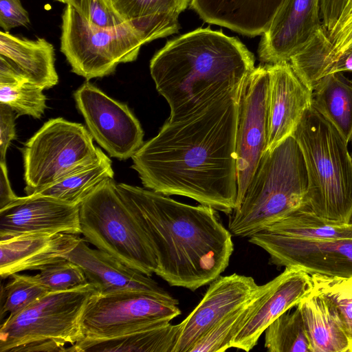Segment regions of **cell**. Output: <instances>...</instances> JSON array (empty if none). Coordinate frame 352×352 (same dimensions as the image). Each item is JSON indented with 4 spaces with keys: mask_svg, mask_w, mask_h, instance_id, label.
Here are the masks:
<instances>
[{
    "mask_svg": "<svg viewBox=\"0 0 352 352\" xmlns=\"http://www.w3.org/2000/svg\"><path fill=\"white\" fill-rule=\"evenodd\" d=\"M350 142H351V145H352V136H351Z\"/></svg>",
    "mask_w": 352,
    "mask_h": 352,
    "instance_id": "44",
    "label": "cell"
},
{
    "mask_svg": "<svg viewBox=\"0 0 352 352\" xmlns=\"http://www.w3.org/2000/svg\"><path fill=\"white\" fill-rule=\"evenodd\" d=\"M267 290L259 304L236 335L232 348L249 351L261 334L278 316L298 306L312 290L311 276L298 267L284 271L267 283Z\"/></svg>",
    "mask_w": 352,
    "mask_h": 352,
    "instance_id": "19",
    "label": "cell"
},
{
    "mask_svg": "<svg viewBox=\"0 0 352 352\" xmlns=\"http://www.w3.org/2000/svg\"><path fill=\"white\" fill-rule=\"evenodd\" d=\"M254 68V55L243 43L208 28L168 41L150 62L151 77L170 107L171 122L241 87Z\"/></svg>",
    "mask_w": 352,
    "mask_h": 352,
    "instance_id": "3",
    "label": "cell"
},
{
    "mask_svg": "<svg viewBox=\"0 0 352 352\" xmlns=\"http://www.w3.org/2000/svg\"><path fill=\"white\" fill-rule=\"evenodd\" d=\"M80 123L63 118L46 122L23 148L25 192L37 193L96 160L102 150Z\"/></svg>",
    "mask_w": 352,
    "mask_h": 352,
    "instance_id": "8",
    "label": "cell"
},
{
    "mask_svg": "<svg viewBox=\"0 0 352 352\" xmlns=\"http://www.w3.org/2000/svg\"><path fill=\"white\" fill-rule=\"evenodd\" d=\"M308 185L302 152L290 135L263 155L240 206L229 214L228 230L250 237L307 208Z\"/></svg>",
    "mask_w": 352,
    "mask_h": 352,
    "instance_id": "4",
    "label": "cell"
},
{
    "mask_svg": "<svg viewBox=\"0 0 352 352\" xmlns=\"http://www.w3.org/2000/svg\"><path fill=\"white\" fill-rule=\"evenodd\" d=\"M43 90L29 81L0 85V103L9 106L16 117L28 115L39 119L47 108Z\"/></svg>",
    "mask_w": 352,
    "mask_h": 352,
    "instance_id": "33",
    "label": "cell"
},
{
    "mask_svg": "<svg viewBox=\"0 0 352 352\" xmlns=\"http://www.w3.org/2000/svg\"><path fill=\"white\" fill-rule=\"evenodd\" d=\"M296 307L302 317L311 352H352L337 315L322 296L311 290Z\"/></svg>",
    "mask_w": 352,
    "mask_h": 352,
    "instance_id": "24",
    "label": "cell"
},
{
    "mask_svg": "<svg viewBox=\"0 0 352 352\" xmlns=\"http://www.w3.org/2000/svg\"><path fill=\"white\" fill-rule=\"evenodd\" d=\"M266 65L269 75L266 150H271L292 135L311 106L312 90L297 76L289 62Z\"/></svg>",
    "mask_w": 352,
    "mask_h": 352,
    "instance_id": "17",
    "label": "cell"
},
{
    "mask_svg": "<svg viewBox=\"0 0 352 352\" xmlns=\"http://www.w3.org/2000/svg\"><path fill=\"white\" fill-rule=\"evenodd\" d=\"M181 314L178 304L141 291L96 294L81 319L85 338L105 340L170 322Z\"/></svg>",
    "mask_w": 352,
    "mask_h": 352,
    "instance_id": "10",
    "label": "cell"
},
{
    "mask_svg": "<svg viewBox=\"0 0 352 352\" xmlns=\"http://www.w3.org/2000/svg\"><path fill=\"white\" fill-rule=\"evenodd\" d=\"M180 324L170 322L105 340L84 338L67 348L69 352H173Z\"/></svg>",
    "mask_w": 352,
    "mask_h": 352,
    "instance_id": "25",
    "label": "cell"
},
{
    "mask_svg": "<svg viewBox=\"0 0 352 352\" xmlns=\"http://www.w3.org/2000/svg\"><path fill=\"white\" fill-rule=\"evenodd\" d=\"M56 1H58L63 3H65L67 1V0H56Z\"/></svg>",
    "mask_w": 352,
    "mask_h": 352,
    "instance_id": "43",
    "label": "cell"
},
{
    "mask_svg": "<svg viewBox=\"0 0 352 352\" xmlns=\"http://www.w3.org/2000/svg\"><path fill=\"white\" fill-rule=\"evenodd\" d=\"M28 81L21 72L6 58L0 56V85Z\"/></svg>",
    "mask_w": 352,
    "mask_h": 352,
    "instance_id": "41",
    "label": "cell"
},
{
    "mask_svg": "<svg viewBox=\"0 0 352 352\" xmlns=\"http://www.w3.org/2000/svg\"><path fill=\"white\" fill-rule=\"evenodd\" d=\"M302 152L308 175L307 208L342 223L352 219V156L348 142L312 106L292 135Z\"/></svg>",
    "mask_w": 352,
    "mask_h": 352,
    "instance_id": "5",
    "label": "cell"
},
{
    "mask_svg": "<svg viewBox=\"0 0 352 352\" xmlns=\"http://www.w3.org/2000/svg\"><path fill=\"white\" fill-rule=\"evenodd\" d=\"M113 175L111 160L102 152L94 162L32 195L80 205L104 182L113 179Z\"/></svg>",
    "mask_w": 352,
    "mask_h": 352,
    "instance_id": "27",
    "label": "cell"
},
{
    "mask_svg": "<svg viewBox=\"0 0 352 352\" xmlns=\"http://www.w3.org/2000/svg\"><path fill=\"white\" fill-rule=\"evenodd\" d=\"M265 346L270 352H311L299 309L283 313L265 330Z\"/></svg>",
    "mask_w": 352,
    "mask_h": 352,
    "instance_id": "30",
    "label": "cell"
},
{
    "mask_svg": "<svg viewBox=\"0 0 352 352\" xmlns=\"http://www.w3.org/2000/svg\"><path fill=\"white\" fill-rule=\"evenodd\" d=\"M59 233L81 234L79 205L30 195L0 210V240Z\"/></svg>",
    "mask_w": 352,
    "mask_h": 352,
    "instance_id": "14",
    "label": "cell"
},
{
    "mask_svg": "<svg viewBox=\"0 0 352 352\" xmlns=\"http://www.w3.org/2000/svg\"><path fill=\"white\" fill-rule=\"evenodd\" d=\"M98 294L91 283L51 292L0 327V352H63L85 338L81 319L89 300Z\"/></svg>",
    "mask_w": 352,
    "mask_h": 352,
    "instance_id": "6",
    "label": "cell"
},
{
    "mask_svg": "<svg viewBox=\"0 0 352 352\" xmlns=\"http://www.w3.org/2000/svg\"><path fill=\"white\" fill-rule=\"evenodd\" d=\"M81 234L96 248L147 276L155 272L157 258L143 227L109 179L79 205Z\"/></svg>",
    "mask_w": 352,
    "mask_h": 352,
    "instance_id": "7",
    "label": "cell"
},
{
    "mask_svg": "<svg viewBox=\"0 0 352 352\" xmlns=\"http://www.w3.org/2000/svg\"><path fill=\"white\" fill-rule=\"evenodd\" d=\"M62 15L60 51L72 72L87 80L113 73L120 63L135 60L144 45L128 23L115 29L90 25L69 4Z\"/></svg>",
    "mask_w": 352,
    "mask_h": 352,
    "instance_id": "9",
    "label": "cell"
},
{
    "mask_svg": "<svg viewBox=\"0 0 352 352\" xmlns=\"http://www.w3.org/2000/svg\"><path fill=\"white\" fill-rule=\"evenodd\" d=\"M311 106L349 143L352 136V79L342 72L321 78L312 90Z\"/></svg>",
    "mask_w": 352,
    "mask_h": 352,
    "instance_id": "26",
    "label": "cell"
},
{
    "mask_svg": "<svg viewBox=\"0 0 352 352\" xmlns=\"http://www.w3.org/2000/svg\"><path fill=\"white\" fill-rule=\"evenodd\" d=\"M348 0H320V17L322 26L329 32L342 13Z\"/></svg>",
    "mask_w": 352,
    "mask_h": 352,
    "instance_id": "39",
    "label": "cell"
},
{
    "mask_svg": "<svg viewBox=\"0 0 352 352\" xmlns=\"http://www.w3.org/2000/svg\"><path fill=\"white\" fill-rule=\"evenodd\" d=\"M242 87V86H241ZM241 87L195 113L168 120L131 157L144 187L180 195L230 214L236 208V133Z\"/></svg>",
    "mask_w": 352,
    "mask_h": 352,
    "instance_id": "1",
    "label": "cell"
},
{
    "mask_svg": "<svg viewBox=\"0 0 352 352\" xmlns=\"http://www.w3.org/2000/svg\"><path fill=\"white\" fill-rule=\"evenodd\" d=\"M144 43L177 33L179 16L191 0H110Z\"/></svg>",
    "mask_w": 352,
    "mask_h": 352,
    "instance_id": "22",
    "label": "cell"
},
{
    "mask_svg": "<svg viewBox=\"0 0 352 352\" xmlns=\"http://www.w3.org/2000/svg\"><path fill=\"white\" fill-rule=\"evenodd\" d=\"M29 23L28 13L20 0H0V26L5 31Z\"/></svg>",
    "mask_w": 352,
    "mask_h": 352,
    "instance_id": "37",
    "label": "cell"
},
{
    "mask_svg": "<svg viewBox=\"0 0 352 352\" xmlns=\"http://www.w3.org/2000/svg\"><path fill=\"white\" fill-rule=\"evenodd\" d=\"M283 0H191L190 7L206 23L256 36L270 27Z\"/></svg>",
    "mask_w": 352,
    "mask_h": 352,
    "instance_id": "21",
    "label": "cell"
},
{
    "mask_svg": "<svg viewBox=\"0 0 352 352\" xmlns=\"http://www.w3.org/2000/svg\"><path fill=\"white\" fill-rule=\"evenodd\" d=\"M251 276L232 274L210 283L203 298L180 322L173 352H189L212 327L243 304L258 289Z\"/></svg>",
    "mask_w": 352,
    "mask_h": 352,
    "instance_id": "15",
    "label": "cell"
},
{
    "mask_svg": "<svg viewBox=\"0 0 352 352\" xmlns=\"http://www.w3.org/2000/svg\"><path fill=\"white\" fill-rule=\"evenodd\" d=\"M0 56L15 66L29 82L43 89L58 82L54 47L43 38L29 40L1 31Z\"/></svg>",
    "mask_w": 352,
    "mask_h": 352,
    "instance_id": "23",
    "label": "cell"
},
{
    "mask_svg": "<svg viewBox=\"0 0 352 352\" xmlns=\"http://www.w3.org/2000/svg\"><path fill=\"white\" fill-rule=\"evenodd\" d=\"M268 88L267 65L255 67L241 88L236 133L237 199L242 201L247 188L265 152L268 138Z\"/></svg>",
    "mask_w": 352,
    "mask_h": 352,
    "instance_id": "11",
    "label": "cell"
},
{
    "mask_svg": "<svg viewBox=\"0 0 352 352\" xmlns=\"http://www.w3.org/2000/svg\"><path fill=\"white\" fill-rule=\"evenodd\" d=\"M14 112L9 106L0 103V162H6L7 150L16 139Z\"/></svg>",
    "mask_w": 352,
    "mask_h": 352,
    "instance_id": "38",
    "label": "cell"
},
{
    "mask_svg": "<svg viewBox=\"0 0 352 352\" xmlns=\"http://www.w3.org/2000/svg\"><path fill=\"white\" fill-rule=\"evenodd\" d=\"M265 230L314 240L352 239V219L349 223L335 221L318 216L308 208H302Z\"/></svg>",
    "mask_w": 352,
    "mask_h": 352,
    "instance_id": "28",
    "label": "cell"
},
{
    "mask_svg": "<svg viewBox=\"0 0 352 352\" xmlns=\"http://www.w3.org/2000/svg\"><path fill=\"white\" fill-rule=\"evenodd\" d=\"M328 37L332 43L334 60L352 49V0H348L336 24L328 32Z\"/></svg>",
    "mask_w": 352,
    "mask_h": 352,
    "instance_id": "36",
    "label": "cell"
},
{
    "mask_svg": "<svg viewBox=\"0 0 352 352\" xmlns=\"http://www.w3.org/2000/svg\"><path fill=\"white\" fill-rule=\"evenodd\" d=\"M85 241L81 239L63 258L81 267L88 282L97 289L99 294L141 291L179 305V301L150 276L128 267L102 250L89 248Z\"/></svg>",
    "mask_w": 352,
    "mask_h": 352,
    "instance_id": "18",
    "label": "cell"
},
{
    "mask_svg": "<svg viewBox=\"0 0 352 352\" xmlns=\"http://www.w3.org/2000/svg\"><path fill=\"white\" fill-rule=\"evenodd\" d=\"M36 276L50 292L69 290L89 283L81 267L66 258L48 265Z\"/></svg>",
    "mask_w": 352,
    "mask_h": 352,
    "instance_id": "34",
    "label": "cell"
},
{
    "mask_svg": "<svg viewBox=\"0 0 352 352\" xmlns=\"http://www.w3.org/2000/svg\"><path fill=\"white\" fill-rule=\"evenodd\" d=\"M116 189L151 243L155 274L170 286L195 291L225 271L234 245L217 210L124 183Z\"/></svg>",
    "mask_w": 352,
    "mask_h": 352,
    "instance_id": "2",
    "label": "cell"
},
{
    "mask_svg": "<svg viewBox=\"0 0 352 352\" xmlns=\"http://www.w3.org/2000/svg\"><path fill=\"white\" fill-rule=\"evenodd\" d=\"M81 238L72 234L28 236L0 240V276L6 278L27 270H42L63 258Z\"/></svg>",
    "mask_w": 352,
    "mask_h": 352,
    "instance_id": "20",
    "label": "cell"
},
{
    "mask_svg": "<svg viewBox=\"0 0 352 352\" xmlns=\"http://www.w3.org/2000/svg\"><path fill=\"white\" fill-rule=\"evenodd\" d=\"M91 26L115 29L127 23L116 11L110 0H67Z\"/></svg>",
    "mask_w": 352,
    "mask_h": 352,
    "instance_id": "35",
    "label": "cell"
},
{
    "mask_svg": "<svg viewBox=\"0 0 352 352\" xmlns=\"http://www.w3.org/2000/svg\"><path fill=\"white\" fill-rule=\"evenodd\" d=\"M312 290L322 296L337 315L352 346V276L312 274Z\"/></svg>",
    "mask_w": 352,
    "mask_h": 352,
    "instance_id": "31",
    "label": "cell"
},
{
    "mask_svg": "<svg viewBox=\"0 0 352 352\" xmlns=\"http://www.w3.org/2000/svg\"><path fill=\"white\" fill-rule=\"evenodd\" d=\"M74 98L89 132L111 157L131 158L144 143L141 124L126 104L89 81L75 91Z\"/></svg>",
    "mask_w": 352,
    "mask_h": 352,
    "instance_id": "12",
    "label": "cell"
},
{
    "mask_svg": "<svg viewBox=\"0 0 352 352\" xmlns=\"http://www.w3.org/2000/svg\"><path fill=\"white\" fill-rule=\"evenodd\" d=\"M9 281L1 288V316L14 315L27 308L50 292L36 276L11 275Z\"/></svg>",
    "mask_w": 352,
    "mask_h": 352,
    "instance_id": "32",
    "label": "cell"
},
{
    "mask_svg": "<svg viewBox=\"0 0 352 352\" xmlns=\"http://www.w3.org/2000/svg\"><path fill=\"white\" fill-rule=\"evenodd\" d=\"M249 241L270 255V262L284 267H298L309 274L352 276V239L314 240L275 234L265 230Z\"/></svg>",
    "mask_w": 352,
    "mask_h": 352,
    "instance_id": "13",
    "label": "cell"
},
{
    "mask_svg": "<svg viewBox=\"0 0 352 352\" xmlns=\"http://www.w3.org/2000/svg\"><path fill=\"white\" fill-rule=\"evenodd\" d=\"M267 290V283L258 289L243 304L212 327L190 349L189 352H223L232 348L233 340L259 304Z\"/></svg>",
    "mask_w": 352,
    "mask_h": 352,
    "instance_id": "29",
    "label": "cell"
},
{
    "mask_svg": "<svg viewBox=\"0 0 352 352\" xmlns=\"http://www.w3.org/2000/svg\"><path fill=\"white\" fill-rule=\"evenodd\" d=\"M19 197L11 188L6 162H0V210L14 202Z\"/></svg>",
    "mask_w": 352,
    "mask_h": 352,
    "instance_id": "40",
    "label": "cell"
},
{
    "mask_svg": "<svg viewBox=\"0 0 352 352\" xmlns=\"http://www.w3.org/2000/svg\"><path fill=\"white\" fill-rule=\"evenodd\" d=\"M320 0H283L258 48L265 64L289 62L322 25Z\"/></svg>",
    "mask_w": 352,
    "mask_h": 352,
    "instance_id": "16",
    "label": "cell"
},
{
    "mask_svg": "<svg viewBox=\"0 0 352 352\" xmlns=\"http://www.w3.org/2000/svg\"><path fill=\"white\" fill-rule=\"evenodd\" d=\"M343 72H352V49L343 53L334 60L328 74Z\"/></svg>",
    "mask_w": 352,
    "mask_h": 352,
    "instance_id": "42",
    "label": "cell"
}]
</instances>
